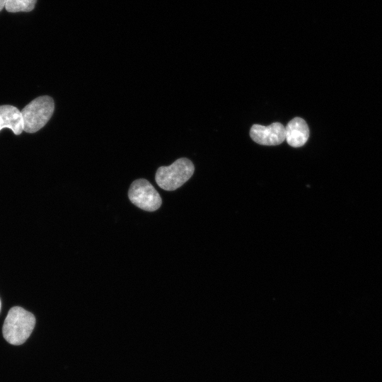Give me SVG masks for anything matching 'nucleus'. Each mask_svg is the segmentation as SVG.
<instances>
[{"instance_id":"2","label":"nucleus","mask_w":382,"mask_h":382,"mask_svg":"<svg viewBox=\"0 0 382 382\" xmlns=\"http://www.w3.org/2000/svg\"><path fill=\"white\" fill-rule=\"evenodd\" d=\"M194 170V165L190 159L180 158L170 166L159 167L155 180L161 188L172 191L186 183L193 175Z\"/></svg>"},{"instance_id":"6","label":"nucleus","mask_w":382,"mask_h":382,"mask_svg":"<svg viewBox=\"0 0 382 382\" xmlns=\"http://www.w3.org/2000/svg\"><path fill=\"white\" fill-rule=\"evenodd\" d=\"M309 134L307 123L299 117L291 120L285 127V140L292 147L303 146L308 139Z\"/></svg>"},{"instance_id":"7","label":"nucleus","mask_w":382,"mask_h":382,"mask_svg":"<svg viewBox=\"0 0 382 382\" xmlns=\"http://www.w3.org/2000/svg\"><path fill=\"white\" fill-rule=\"evenodd\" d=\"M4 128H9L16 135L22 133V115L16 107L10 105H0V131Z\"/></svg>"},{"instance_id":"9","label":"nucleus","mask_w":382,"mask_h":382,"mask_svg":"<svg viewBox=\"0 0 382 382\" xmlns=\"http://www.w3.org/2000/svg\"><path fill=\"white\" fill-rule=\"evenodd\" d=\"M6 0H0V11L5 8Z\"/></svg>"},{"instance_id":"5","label":"nucleus","mask_w":382,"mask_h":382,"mask_svg":"<svg viewBox=\"0 0 382 382\" xmlns=\"http://www.w3.org/2000/svg\"><path fill=\"white\" fill-rule=\"evenodd\" d=\"M250 136L255 142L261 145H279L285 140V127L277 122L268 126L253 125Z\"/></svg>"},{"instance_id":"1","label":"nucleus","mask_w":382,"mask_h":382,"mask_svg":"<svg viewBox=\"0 0 382 382\" xmlns=\"http://www.w3.org/2000/svg\"><path fill=\"white\" fill-rule=\"evenodd\" d=\"M35 325V318L32 313L20 306L12 307L3 325V336L11 345H22L30 337Z\"/></svg>"},{"instance_id":"10","label":"nucleus","mask_w":382,"mask_h":382,"mask_svg":"<svg viewBox=\"0 0 382 382\" xmlns=\"http://www.w3.org/2000/svg\"><path fill=\"white\" fill-rule=\"evenodd\" d=\"M1 299H0V311H1Z\"/></svg>"},{"instance_id":"8","label":"nucleus","mask_w":382,"mask_h":382,"mask_svg":"<svg viewBox=\"0 0 382 382\" xmlns=\"http://www.w3.org/2000/svg\"><path fill=\"white\" fill-rule=\"evenodd\" d=\"M37 0H6L5 8L11 13L29 12L35 6Z\"/></svg>"},{"instance_id":"4","label":"nucleus","mask_w":382,"mask_h":382,"mask_svg":"<svg viewBox=\"0 0 382 382\" xmlns=\"http://www.w3.org/2000/svg\"><path fill=\"white\" fill-rule=\"evenodd\" d=\"M128 197L132 203L147 212L157 210L162 204L158 192L147 180L144 178L135 180L131 184Z\"/></svg>"},{"instance_id":"3","label":"nucleus","mask_w":382,"mask_h":382,"mask_svg":"<svg viewBox=\"0 0 382 382\" xmlns=\"http://www.w3.org/2000/svg\"><path fill=\"white\" fill-rule=\"evenodd\" d=\"M54 110L53 99L48 96L36 98L21 111L23 130L34 133L42 128L51 118Z\"/></svg>"}]
</instances>
